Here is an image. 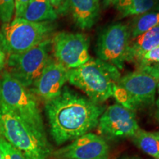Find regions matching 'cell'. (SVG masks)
<instances>
[{
  "label": "cell",
  "instance_id": "obj_1",
  "mask_svg": "<svg viewBox=\"0 0 159 159\" xmlns=\"http://www.w3.org/2000/svg\"><path fill=\"white\" fill-rule=\"evenodd\" d=\"M50 134L57 145L74 141L97 128L105 107L65 85L61 94L45 102Z\"/></svg>",
  "mask_w": 159,
  "mask_h": 159
},
{
  "label": "cell",
  "instance_id": "obj_2",
  "mask_svg": "<svg viewBox=\"0 0 159 159\" xmlns=\"http://www.w3.org/2000/svg\"><path fill=\"white\" fill-rule=\"evenodd\" d=\"M121 77L114 66L91 57L80 66L69 69L67 82L84 92L91 101L101 104L113 97Z\"/></svg>",
  "mask_w": 159,
  "mask_h": 159
},
{
  "label": "cell",
  "instance_id": "obj_3",
  "mask_svg": "<svg viewBox=\"0 0 159 159\" xmlns=\"http://www.w3.org/2000/svg\"><path fill=\"white\" fill-rule=\"evenodd\" d=\"M158 83L159 64L137 67L135 71L121 77L113 97L119 104L136 112L156 102Z\"/></svg>",
  "mask_w": 159,
  "mask_h": 159
},
{
  "label": "cell",
  "instance_id": "obj_4",
  "mask_svg": "<svg viewBox=\"0 0 159 159\" xmlns=\"http://www.w3.org/2000/svg\"><path fill=\"white\" fill-rule=\"evenodd\" d=\"M0 136L29 159H50L51 148L21 117L0 104Z\"/></svg>",
  "mask_w": 159,
  "mask_h": 159
},
{
  "label": "cell",
  "instance_id": "obj_5",
  "mask_svg": "<svg viewBox=\"0 0 159 159\" xmlns=\"http://www.w3.org/2000/svg\"><path fill=\"white\" fill-rule=\"evenodd\" d=\"M56 28L55 21L32 22L15 18L0 27V47L8 56L21 54L51 39Z\"/></svg>",
  "mask_w": 159,
  "mask_h": 159
},
{
  "label": "cell",
  "instance_id": "obj_6",
  "mask_svg": "<svg viewBox=\"0 0 159 159\" xmlns=\"http://www.w3.org/2000/svg\"><path fill=\"white\" fill-rule=\"evenodd\" d=\"M0 104L21 117L47 140L37 98L7 71H3L0 78Z\"/></svg>",
  "mask_w": 159,
  "mask_h": 159
},
{
  "label": "cell",
  "instance_id": "obj_7",
  "mask_svg": "<svg viewBox=\"0 0 159 159\" xmlns=\"http://www.w3.org/2000/svg\"><path fill=\"white\" fill-rule=\"evenodd\" d=\"M51 52L52 39H49L28 51L9 55L6 60V71L24 86L30 89L52 57Z\"/></svg>",
  "mask_w": 159,
  "mask_h": 159
},
{
  "label": "cell",
  "instance_id": "obj_8",
  "mask_svg": "<svg viewBox=\"0 0 159 159\" xmlns=\"http://www.w3.org/2000/svg\"><path fill=\"white\" fill-rule=\"evenodd\" d=\"M130 40L128 25L118 22L109 25L101 32L97 39V57L119 70L123 69Z\"/></svg>",
  "mask_w": 159,
  "mask_h": 159
},
{
  "label": "cell",
  "instance_id": "obj_9",
  "mask_svg": "<svg viewBox=\"0 0 159 159\" xmlns=\"http://www.w3.org/2000/svg\"><path fill=\"white\" fill-rule=\"evenodd\" d=\"M89 47L88 38L83 33L63 31L52 38L53 57L68 69L77 68L91 58Z\"/></svg>",
  "mask_w": 159,
  "mask_h": 159
},
{
  "label": "cell",
  "instance_id": "obj_10",
  "mask_svg": "<svg viewBox=\"0 0 159 159\" xmlns=\"http://www.w3.org/2000/svg\"><path fill=\"white\" fill-rule=\"evenodd\" d=\"M97 128L100 136L111 140L131 138L140 129L136 112L119 103L105 109Z\"/></svg>",
  "mask_w": 159,
  "mask_h": 159
},
{
  "label": "cell",
  "instance_id": "obj_11",
  "mask_svg": "<svg viewBox=\"0 0 159 159\" xmlns=\"http://www.w3.org/2000/svg\"><path fill=\"white\" fill-rule=\"evenodd\" d=\"M57 159H108L110 148L102 136L88 133L53 153Z\"/></svg>",
  "mask_w": 159,
  "mask_h": 159
},
{
  "label": "cell",
  "instance_id": "obj_12",
  "mask_svg": "<svg viewBox=\"0 0 159 159\" xmlns=\"http://www.w3.org/2000/svg\"><path fill=\"white\" fill-rule=\"evenodd\" d=\"M69 70L64 66L52 57L39 78L29 90L43 102H48L61 94L68 81Z\"/></svg>",
  "mask_w": 159,
  "mask_h": 159
},
{
  "label": "cell",
  "instance_id": "obj_13",
  "mask_svg": "<svg viewBox=\"0 0 159 159\" xmlns=\"http://www.w3.org/2000/svg\"><path fill=\"white\" fill-rule=\"evenodd\" d=\"M100 13V0H66V16L70 15L78 28L87 30L97 23Z\"/></svg>",
  "mask_w": 159,
  "mask_h": 159
},
{
  "label": "cell",
  "instance_id": "obj_14",
  "mask_svg": "<svg viewBox=\"0 0 159 159\" xmlns=\"http://www.w3.org/2000/svg\"><path fill=\"white\" fill-rule=\"evenodd\" d=\"M158 46H159V25L134 39H130L125 62L135 64L143 55Z\"/></svg>",
  "mask_w": 159,
  "mask_h": 159
},
{
  "label": "cell",
  "instance_id": "obj_15",
  "mask_svg": "<svg viewBox=\"0 0 159 159\" xmlns=\"http://www.w3.org/2000/svg\"><path fill=\"white\" fill-rule=\"evenodd\" d=\"M21 18L32 22L55 21L58 15L47 0H30Z\"/></svg>",
  "mask_w": 159,
  "mask_h": 159
},
{
  "label": "cell",
  "instance_id": "obj_16",
  "mask_svg": "<svg viewBox=\"0 0 159 159\" xmlns=\"http://www.w3.org/2000/svg\"><path fill=\"white\" fill-rule=\"evenodd\" d=\"M120 18L137 16L159 5L158 0H114L112 4Z\"/></svg>",
  "mask_w": 159,
  "mask_h": 159
},
{
  "label": "cell",
  "instance_id": "obj_17",
  "mask_svg": "<svg viewBox=\"0 0 159 159\" xmlns=\"http://www.w3.org/2000/svg\"><path fill=\"white\" fill-rule=\"evenodd\" d=\"M159 25V5L142 15L135 16L129 26L130 39Z\"/></svg>",
  "mask_w": 159,
  "mask_h": 159
},
{
  "label": "cell",
  "instance_id": "obj_18",
  "mask_svg": "<svg viewBox=\"0 0 159 159\" xmlns=\"http://www.w3.org/2000/svg\"><path fill=\"white\" fill-rule=\"evenodd\" d=\"M132 142L139 149L155 159H159V140L152 132L139 129L133 137Z\"/></svg>",
  "mask_w": 159,
  "mask_h": 159
},
{
  "label": "cell",
  "instance_id": "obj_19",
  "mask_svg": "<svg viewBox=\"0 0 159 159\" xmlns=\"http://www.w3.org/2000/svg\"><path fill=\"white\" fill-rule=\"evenodd\" d=\"M0 150L5 159H29L21 151L17 150L5 139L0 136Z\"/></svg>",
  "mask_w": 159,
  "mask_h": 159
},
{
  "label": "cell",
  "instance_id": "obj_20",
  "mask_svg": "<svg viewBox=\"0 0 159 159\" xmlns=\"http://www.w3.org/2000/svg\"><path fill=\"white\" fill-rule=\"evenodd\" d=\"M14 12V0H0V21L2 23L11 22Z\"/></svg>",
  "mask_w": 159,
  "mask_h": 159
},
{
  "label": "cell",
  "instance_id": "obj_21",
  "mask_svg": "<svg viewBox=\"0 0 159 159\" xmlns=\"http://www.w3.org/2000/svg\"><path fill=\"white\" fill-rule=\"evenodd\" d=\"M151 64H159V46L143 55L134 65L137 68Z\"/></svg>",
  "mask_w": 159,
  "mask_h": 159
},
{
  "label": "cell",
  "instance_id": "obj_22",
  "mask_svg": "<svg viewBox=\"0 0 159 159\" xmlns=\"http://www.w3.org/2000/svg\"><path fill=\"white\" fill-rule=\"evenodd\" d=\"M47 1L56 11L58 16H66V0H47Z\"/></svg>",
  "mask_w": 159,
  "mask_h": 159
},
{
  "label": "cell",
  "instance_id": "obj_23",
  "mask_svg": "<svg viewBox=\"0 0 159 159\" xmlns=\"http://www.w3.org/2000/svg\"><path fill=\"white\" fill-rule=\"evenodd\" d=\"M30 0H14L15 18H21Z\"/></svg>",
  "mask_w": 159,
  "mask_h": 159
},
{
  "label": "cell",
  "instance_id": "obj_24",
  "mask_svg": "<svg viewBox=\"0 0 159 159\" xmlns=\"http://www.w3.org/2000/svg\"><path fill=\"white\" fill-rule=\"evenodd\" d=\"M6 55L4 52V51L2 49V47H0V71H2L5 68V66L6 64Z\"/></svg>",
  "mask_w": 159,
  "mask_h": 159
},
{
  "label": "cell",
  "instance_id": "obj_25",
  "mask_svg": "<svg viewBox=\"0 0 159 159\" xmlns=\"http://www.w3.org/2000/svg\"><path fill=\"white\" fill-rule=\"evenodd\" d=\"M157 91L158 93V99L156 100V110L155 112V117H156V120L159 122V83L158 85V89H157Z\"/></svg>",
  "mask_w": 159,
  "mask_h": 159
},
{
  "label": "cell",
  "instance_id": "obj_26",
  "mask_svg": "<svg viewBox=\"0 0 159 159\" xmlns=\"http://www.w3.org/2000/svg\"><path fill=\"white\" fill-rule=\"evenodd\" d=\"M103 3L105 6H108L110 5H112L113 2H114V0H102Z\"/></svg>",
  "mask_w": 159,
  "mask_h": 159
},
{
  "label": "cell",
  "instance_id": "obj_27",
  "mask_svg": "<svg viewBox=\"0 0 159 159\" xmlns=\"http://www.w3.org/2000/svg\"><path fill=\"white\" fill-rule=\"evenodd\" d=\"M121 159H140L137 157H134V156H131V157H125V158H121Z\"/></svg>",
  "mask_w": 159,
  "mask_h": 159
},
{
  "label": "cell",
  "instance_id": "obj_28",
  "mask_svg": "<svg viewBox=\"0 0 159 159\" xmlns=\"http://www.w3.org/2000/svg\"><path fill=\"white\" fill-rule=\"evenodd\" d=\"M152 133H153L154 136L159 140V131H156V132H152Z\"/></svg>",
  "mask_w": 159,
  "mask_h": 159
},
{
  "label": "cell",
  "instance_id": "obj_29",
  "mask_svg": "<svg viewBox=\"0 0 159 159\" xmlns=\"http://www.w3.org/2000/svg\"><path fill=\"white\" fill-rule=\"evenodd\" d=\"M0 159H5V158H4L3 154H2V152H1V150H0Z\"/></svg>",
  "mask_w": 159,
  "mask_h": 159
},
{
  "label": "cell",
  "instance_id": "obj_30",
  "mask_svg": "<svg viewBox=\"0 0 159 159\" xmlns=\"http://www.w3.org/2000/svg\"><path fill=\"white\" fill-rule=\"evenodd\" d=\"M158 2H159V0H158Z\"/></svg>",
  "mask_w": 159,
  "mask_h": 159
}]
</instances>
